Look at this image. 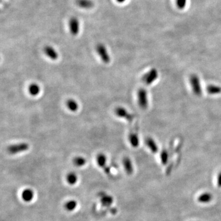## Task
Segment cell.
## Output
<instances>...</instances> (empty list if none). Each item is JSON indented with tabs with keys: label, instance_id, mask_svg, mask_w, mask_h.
<instances>
[{
	"label": "cell",
	"instance_id": "obj_1",
	"mask_svg": "<svg viewBox=\"0 0 221 221\" xmlns=\"http://www.w3.org/2000/svg\"><path fill=\"white\" fill-rule=\"evenodd\" d=\"M189 82L193 94L198 96H201L202 94V90L200 85V79H199L198 76H197L195 74L191 75V76H190Z\"/></svg>",
	"mask_w": 221,
	"mask_h": 221
},
{
	"label": "cell",
	"instance_id": "obj_2",
	"mask_svg": "<svg viewBox=\"0 0 221 221\" xmlns=\"http://www.w3.org/2000/svg\"><path fill=\"white\" fill-rule=\"evenodd\" d=\"M29 144L28 143H22L9 146L7 147V151L10 154L14 155L26 151L29 149Z\"/></svg>",
	"mask_w": 221,
	"mask_h": 221
},
{
	"label": "cell",
	"instance_id": "obj_3",
	"mask_svg": "<svg viewBox=\"0 0 221 221\" xmlns=\"http://www.w3.org/2000/svg\"><path fill=\"white\" fill-rule=\"evenodd\" d=\"M158 76V71L156 69L152 68L148 72L146 73L142 77L143 81L145 83L146 85H151L152 83L156 81Z\"/></svg>",
	"mask_w": 221,
	"mask_h": 221
},
{
	"label": "cell",
	"instance_id": "obj_4",
	"mask_svg": "<svg viewBox=\"0 0 221 221\" xmlns=\"http://www.w3.org/2000/svg\"><path fill=\"white\" fill-rule=\"evenodd\" d=\"M138 102L139 107L146 109L148 107V97L147 92L144 88H140L138 91Z\"/></svg>",
	"mask_w": 221,
	"mask_h": 221
},
{
	"label": "cell",
	"instance_id": "obj_5",
	"mask_svg": "<svg viewBox=\"0 0 221 221\" xmlns=\"http://www.w3.org/2000/svg\"><path fill=\"white\" fill-rule=\"evenodd\" d=\"M96 50L98 54L100 57L101 60H102L103 63L108 64L110 62V57L107 51L106 48L103 44H98L96 46Z\"/></svg>",
	"mask_w": 221,
	"mask_h": 221
},
{
	"label": "cell",
	"instance_id": "obj_6",
	"mask_svg": "<svg viewBox=\"0 0 221 221\" xmlns=\"http://www.w3.org/2000/svg\"><path fill=\"white\" fill-rule=\"evenodd\" d=\"M96 163L98 165L102 168L106 174H110V168L106 166V157L103 154H99L96 156Z\"/></svg>",
	"mask_w": 221,
	"mask_h": 221
},
{
	"label": "cell",
	"instance_id": "obj_7",
	"mask_svg": "<svg viewBox=\"0 0 221 221\" xmlns=\"http://www.w3.org/2000/svg\"><path fill=\"white\" fill-rule=\"evenodd\" d=\"M115 114L117 116L125 119L128 121H131L133 119V116L122 107H118L115 109Z\"/></svg>",
	"mask_w": 221,
	"mask_h": 221
},
{
	"label": "cell",
	"instance_id": "obj_8",
	"mask_svg": "<svg viewBox=\"0 0 221 221\" xmlns=\"http://www.w3.org/2000/svg\"><path fill=\"white\" fill-rule=\"evenodd\" d=\"M70 32L73 36H76L79 32V22L76 17H72L69 22Z\"/></svg>",
	"mask_w": 221,
	"mask_h": 221
},
{
	"label": "cell",
	"instance_id": "obj_9",
	"mask_svg": "<svg viewBox=\"0 0 221 221\" xmlns=\"http://www.w3.org/2000/svg\"><path fill=\"white\" fill-rule=\"evenodd\" d=\"M44 51L49 58H50L52 60H56L59 58L58 53H57L54 49L51 46H46L44 47Z\"/></svg>",
	"mask_w": 221,
	"mask_h": 221
},
{
	"label": "cell",
	"instance_id": "obj_10",
	"mask_svg": "<svg viewBox=\"0 0 221 221\" xmlns=\"http://www.w3.org/2000/svg\"><path fill=\"white\" fill-rule=\"evenodd\" d=\"M123 165L127 175H131L133 173V166L130 158L125 157L123 159Z\"/></svg>",
	"mask_w": 221,
	"mask_h": 221
},
{
	"label": "cell",
	"instance_id": "obj_11",
	"mask_svg": "<svg viewBox=\"0 0 221 221\" xmlns=\"http://www.w3.org/2000/svg\"><path fill=\"white\" fill-rule=\"evenodd\" d=\"M22 198L25 202H30L34 198V192L32 189H26L22 192Z\"/></svg>",
	"mask_w": 221,
	"mask_h": 221
},
{
	"label": "cell",
	"instance_id": "obj_12",
	"mask_svg": "<svg viewBox=\"0 0 221 221\" xmlns=\"http://www.w3.org/2000/svg\"><path fill=\"white\" fill-rule=\"evenodd\" d=\"M145 143L146 144L148 148L151 150L153 153H157L158 151V146L157 145L156 141L151 138H148L145 141Z\"/></svg>",
	"mask_w": 221,
	"mask_h": 221
},
{
	"label": "cell",
	"instance_id": "obj_13",
	"mask_svg": "<svg viewBox=\"0 0 221 221\" xmlns=\"http://www.w3.org/2000/svg\"><path fill=\"white\" fill-rule=\"evenodd\" d=\"M77 5L84 9H89L94 6V3L92 0H76Z\"/></svg>",
	"mask_w": 221,
	"mask_h": 221
},
{
	"label": "cell",
	"instance_id": "obj_14",
	"mask_svg": "<svg viewBox=\"0 0 221 221\" xmlns=\"http://www.w3.org/2000/svg\"><path fill=\"white\" fill-rule=\"evenodd\" d=\"M129 140L131 146L133 148H137L139 146V141L138 136L134 132H132L129 136Z\"/></svg>",
	"mask_w": 221,
	"mask_h": 221
},
{
	"label": "cell",
	"instance_id": "obj_15",
	"mask_svg": "<svg viewBox=\"0 0 221 221\" xmlns=\"http://www.w3.org/2000/svg\"><path fill=\"white\" fill-rule=\"evenodd\" d=\"M206 90L210 95H219L221 93V87L218 86L209 85L206 88Z\"/></svg>",
	"mask_w": 221,
	"mask_h": 221
},
{
	"label": "cell",
	"instance_id": "obj_16",
	"mask_svg": "<svg viewBox=\"0 0 221 221\" xmlns=\"http://www.w3.org/2000/svg\"><path fill=\"white\" fill-rule=\"evenodd\" d=\"M28 90L29 94L33 96L38 95L41 91L40 87H39L38 84H34V83L32 84L29 86Z\"/></svg>",
	"mask_w": 221,
	"mask_h": 221
},
{
	"label": "cell",
	"instance_id": "obj_17",
	"mask_svg": "<svg viewBox=\"0 0 221 221\" xmlns=\"http://www.w3.org/2000/svg\"><path fill=\"white\" fill-rule=\"evenodd\" d=\"M66 106L68 109L72 112H76L78 110L79 105L76 101L73 99H69L66 101Z\"/></svg>",
	"mask_w": 221,
	"mask_h": 221
},
{
	"label": "cell",
	"instance_id": "obj_18",
	"mask_svg": "<svg viewBox=\"0 0 221 221\" xmlns=\"http://www.w3.org/2000/svg\"><path fill=\"white\" fill-rule=\"evenodd\" d=\"M212 200H213V195L208 192L201 194L198 198V201L201 203H210Z\"/></svg>",
	"mask_w": 221,
	"mask_h": 221
},
{
	"label": "cell",
	"instance_id": "obj_19",
	"mask_svg": "<svg viewBox=\"0 0 221 221\" xmlns=\"http://www.w3.org/2000/svg\"><path fill=\"white\" fill-rule=\"evenodd\" d=\"M66 181L69 185H74L77 181V176L76 174L73 172H71L66 176Z\"/></svg>",
	"mask_w": 221,
	"mask_h": 221
},
{
	"label": "cell",
	"instance_id": "obj_20",
	"mask_svg": "<svg viewBox=\"0 0 221 221\" xmlns=\"http://www.w3.org/2000/svg\"><path fill=\"white\" fill-rule=\"evenodd\" d=\"M73 164L77 167L84 166L86 163V159L82 157H76L73 160Z\"/></svg>",
	"mask_w": 221,
	"mask_h": 221
},
{
	"label": "cell",
	"instance_id": "obj_21",
	"mask_svg": "<svg viewBox=\"0 0 221 221\" xmlns=\"http://www.w3.org/2000/svg\"><path fill=\"white\" fill-rule=\"evenodd\" d=\"M64 206L66 210L68 211H72L76 209L77 206V202L74 200H71L65 203Z\"/></svg>",
	"mask_w": 221,
	"mask_h": 221
},
{
	"label": "cell",
	"instance_id": "obj_22",
	"mask_svg": "<svg viewBox=\"0 0 221 221\" xmlns=\"http://www.w3.org/2000/svg\"><path fill=\"white\" fill-rule=\"evenodd\" d=\"M168 152L166 150H163V151H162L160 154V159L163 165L167 164L168 161Z\"/></svg>",
	"mask_w": 221,
	"mask_h": 221
},
{
	"label": "cell",
	"instance_id": "obj_23",
	"mask_svg": "<svg viewBox=\"0 0 221 221\" xmlns=\"http://www.w3.org/2000/svg\"><path fill=\"white\" fill-rule=\"evenodd\" d=\"M101 201L105 205H109L113 203V198L109 196H104L101 199Z\"/></svg>",
	"mask_w": 221,
	"mask_h": 221
},
{
	"label": "cell",
	"instance_id": "obj_24",
	"mask_svg": "<svg viewBox=\"0 0 221 221\" xmlns=\"http://www.w3.org/2000/svg\"><path fill=\"white\" fill-rule=\"evenodd\" d=\"M187 0H176V6L180 9H183L186 5Z\"/></svg>",
	"mask_w": 221,
	"mask_h": 221
},
{
	"label": "cell",
	"instance_id": "obj_25",
	"mask_svg": "<svg viewBox=\"0 0 221 221\" xmlns=\"http://www.w3.org/2000/svg\"><path fill=\"white\" fill-rule=\"evenodd\" d=\"M218 185L219 187H221V172H220L218 176Z\"/></svg>",
	"mask_w": 221,
	"mask_h": 221
},
{
	"label": "cell",
	"instance_id": "obj_26",
	"mask_svg": "<svg viewBox=\"0 0 221 221\" xmlns=\"http://www.w3.org/2000/svg\"><path fill=\"white\" fill-rule=\"evenodd\" d=\"M116 1H117L118 3H123V2H125V1H126V0H116Z\"/></svg>",
	"mask_w": 221,
	"mask_h": 221
}]
</instances>
